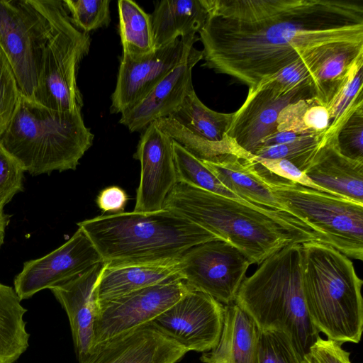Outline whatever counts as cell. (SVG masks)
I'll return each instance as SVG.
<instances>
[{
	"label": "cell",
	"instance_id": "cell-33",
	"mask_svg": "<svg viewBox=\"0 0 363 363\" xmlns=\"http://www.w3.org/2000/svg\"><path fill=\"white\" fill-rule=\"evenodd\" d=\"M76 27L88 33L107 26L111 21L109 0H63Z\"/></svg>",
	"mask_w": 363,
	"mask_h": 363
},
{
	"label": "cell",
	"instance_id": "cell-3",
	"mask_svg": "<svg viewBox=\"0 0 363 363\" xmlns=\"http://www.w3.org/2000/svg\"><path fill=\"white\" fill-rule=\"evenodd\" d=\"M106 266L177 262L190 248L216 240L167 209L101 215L77 223Z\"/></svg>",
	"mask_w": 363,
	"mask_h": 363
},
{
	"label": "cell",
	"instance_id": "cell-18",
	"mask_svg": "<svg viewBox=\"0 0 363 363\" xmlns=\"http://www.w3.org/2000/svg\"><path fill=\"white\" fill-rule=\"evenodd\" d=\"M202 59V51L194 47L185 62L164 77L145 97L121 113L119 123L130 132H136L158 119L169 117L194 89L192 69Z\"/></svg>",
	"mask_w": 363,
	"mask_h": 363
},
{
	"label": "cell",
	"instance_id": "cell-19",
	"mask_svg": "<svg viewBox=\"0 0 363 363\" xmlns=\"http://www.w3.org/2000/svg\"><path fill=\"white\" fill-rule=\"evenodd\" d=\"M104 268V262L98 263L68 282L50 289L68 316L79 363L92 350L94 324L98 309L96 286Z\"/></svg>",
	"mask_w": 363,
	"mask_h": 363
},
{
	"label": "cell",
	"instance_id": "cell-5",
	"mask_svg": "<svg viewBox=\"0 0 363 363\" xmlns=\"http://www.w3.org/2000/svg\"><path fill=\"white\" fill-rule=\"evenodd\" d=\"M301 277L309 319L328 339L359 343L363 330V281L352 262L318 241L301 244Z\"/></svg>",
	"mask_w": 363,
	"mask_h": 363
},
{
	"label": "cell",
	"instance_id": "cell-38",
	"mask_svg": "<svg viewBox=\"0 0 363 363\" xmlns=\"http://www.w3.org/2000/svg\"><path fill=\"white\" fill-rule=\"evenodd\" d=\"M342 343L318 336L303 355L302 363H352Z\"/></svg>",
	"mask_w": 363,
	"mask_h": 363
},
{
	"label": "cell",
	"instance_id": "cell-21",
	"mask_svg": "<svg viewBox=\"0 0 363 363\" xmlns=\"http://www.w3.org/2000/svg\"><path fill=\"white\" fill-rule=\"evenodd\" d=\"M222 332L216 345L203 352V363H259V330L235 302L224 305Z\"/></svg>",
	"mask_w": 363,
	"mask_h": 363
},
{
	"label": "cell",
	"instance_id": "cell-29",
	"mask_svg": "<svg viewBox=\"0 0 363 363\" xmlns=\"http://www.w3.org/2000/svg\"><path fill=\"white\" fill-rule=\"evenodd\" d=\"M173 148L178 182L245 201L224 186L200 160L174 140Z\"/></svg>",
	"mask_w": 363,
	"mask_h": 363
},
{
	"label": "cell",
	"instance_id": "cell-39",
	"mask_svg": "<svg viewBox=\"0 0 363 363\" xmlns=\"http://www.w3.org/2000/svg\"><path fill=\"white\" fill-rule=\"evenodd\" d=\"M312 98L303 99L288 104L279 114L277 131H291L298 134L308 133L303 123V116Z\"/></svg>",
	"mask_w": 363,
	"mask_h": 363
},
{
	"label": "cell",
	"instance_id": "cell-1",
	"mask_svg": "<svg viewBox=\"0 0 363 363\" xmlns=\"http://www.w3.org/2000/svg\"><path fill=\"white\" fill-rule=\"evenodd\" d=\"M203 66L249 89L317 48L363 43V0H204Z\"/></svg>",
	"mask_w": 363,
	"mask_h": 363
},
{
	"label": "cell",
	"instance_id": "cell-4",
	"mask_svg": "<svg viewBox=\"0 0 363 363\" xmlns=\"http://www.w3.org/2000/svg\"><path fill=\"white\" fill-rule=\"evenodd\" d=\"M235 303L259 330L285 333L303 357L320 333L312 325L305 303L301 277V244L278 250L245 277Z\"/></svg>",
	"mask_w": 363,
	"mask_h": 363
},
{
	"label": "cell",
	"instance_id": "cell-8",
	"mask_svg": "<svg viewBox=\"0 0 363 363\" xmlns=\"http://www.w3.org/2000/svg\"><path fill=\"white\" fill-rule=\"evenodd\" d=\"M54 31L43 50L32 99L53 110L81 112L79 65L90 48V36L73 23L62 1L55 0Z\"/></svg>",
	"mask_w": 363,
	"mask_h": 363
},
{
	"label": "cell",
	"instance_id": "cell-25",
	"mask_svg": "<svg viewBox=\"0 0 363 363\" xmlns=\"http://www.w3.org/2000/svg\"><path fill=\"white\" fill-rule=\"evenodd\" d=\"M361 58H363V43L333 45L311 77L313 97L328 108Z\"/></svg>",
	"mask_w": 363,
	"mask_h": 363
},
{
	"label": "cell",
	"instance_id": "cell-16",
	"mask_svg": "<svg viewBox=\"0 0 363 363\" xmlns=\"http://www.w3.org/2000/svg\"><path fill=\"white\" fill-rule=\"evenodd\" d=\"M133 157L141 166L133 211L162 210L167 196L178 182L173 140L152 122L141 135Z\"/></svg>",
	"mask_w": 363,
	"mask_h": 363
},
{
	"label": "cell",
	"instance_id": "cell-41",
	"mask_svg": "<svg viewBox=\"0 0 363 363\" xmlns=\"http://www.w3.org/2000/svg\"><path fill=\"white\" fill-rule=\"evenodd\" d=\"M128 197L125 191L117 186L101 190L96 197V204L103 213H118L123 212Z\"/></svg>",
	"mask_w": 363,
	"mask_h": 363
},
{
	"label": "cell",
	"instance_id": "cell-30",
	"mask_svg": "<svg viewBox=\"0 0 363 363\" xmlns=\"http://www.w3.org/2000/svg\"><path fill=\"white\" fill-rule=\"evenodd\" d=\"M362 87L363 58H361L356 62L348 79L328 107L330 122L324 135H335L350 113L358 104L363 103Z\"/></svg>",
	"mask_w": 363,
	"mask_h": 363
},
{
	"label": "cell",
	"instance_id": "cell-13",
	"mask_svg": "<svg viewBox=\"0 0 363 363\" xmlns=\"http://www.w3.org/2000/svg\"><path fill=\"white\" fill-rule=\"evenodd\" d=\"M199 38L189 35L143 56L122 55L111 95V113H121L145 97L168 74L185 62Z\"/></svg>",
	"mask_w": 363,
	"mask_h": 363
},
{
	"label": "cell",
	"instance_id": "cell-24",
	"mask_svg": "<svg viewBox=\"0 0 363 363\" xmlns=\"http://www.w3.org/2000/svg\"><path fill=\"white\" fill-rule=\"evenodd\" d=\"M177 262L165 264H126L106 266L98 280V303L174 278H181Z\"/></svg>",
	"mask_w": 363,
	"mask_h": 363
},
{
	"label": "cell",
	"instance_id": "cell-31",
	"mask_svg": "<svg viewBox=\"0 0 363 363\" xmlns=\"http://www.w3.org/2000/svg\"><path fill=\"white\" fill-rule=\"evenodd\" d=\"M336 44L321 46L304 53L294 62L286 66L274 76L265 81L269 82L284 91L303 84H308L311 86V80L313 74L325 55Z\"/></svg>",
	"mask_w": 363,
	"mask_h": 363
},
{
	"label": "cell",
	"instance_id": "cell-42",
	"mask_svg": "<svg viewBox=\"0 0 363 363\" xmlns=\"http://www.w3.org/2000/svg\"><path fill=\"white\" fill-rule=\"evenodd\" d=\"M301 135H302L291 131H276L262 141L259 148L287 143L294 141Z\"/></svg>",
	"mask_w": 363,
	"mask_h": 363
},
{
	"label": "cell",
	"instance_id": "cell-9",
	"mask_svg": "<svg viewBox=\"0 0 363 363\" xmlns=\"http://www.w3.org/2000/svg\"><path fill=\"white\" fill-rule=\"evenodd\" d=\"M55 0H0V47L21 93L32 99L43 50L53 33Z\"/></svg>",
	"mask_w": 363,
	"mask_h": 363
},
{
	"label": "cell",
	"instance_id": "cell-15",
	"mask_svg": "<svg viewBox=\"0 0 363 363\" xmlns=\"http://www.w3.org/2000/svg\"><path fill=\"white\" fill-rule=\"evenodd\" d=\"M103 262L94 244L79 228L62 245L40 258L26 262L14 279L21 301L45 289L60 286Z\"/></svg>",
	"mask_w": 363,
	"mask_h": 363
},
{
	"label": "cell",
	"instance_id": "cell-34",
	"mask_svg": "<svg viewBox=\"0 0 363 363\" xmlns=\"http://www.w3.org/2000/svg\"><path fill=\"white\" fill-rule=\"evenodd\" d=\"M334 135L337 147L342 155L363 162V103L350 113Z\"/></svg>",
	"mask_w": 363,
	"mask_h": 363
},
{
	"label": "cell",
	"instance_id": "cell-2",
	"mask_svg": "<svg viewBox=\"0 0 363 363\" xmlns=\"http://www.w3.org/2000/svg\"><path fill=\"white\" fill-rule=\"evenodd\" d=\"M164 208L240 250L250 264H261L284 247L320 240L295 216L177 182Z\"/></svg>",
	"mask_w": 363,
	"mask_h": 363
},
{
	"label": "cell",
	"instance_id": "cell-6",
	"mask_svg": "<svg viewBox=\"0 0 363 363\" xmlns=\"http://www.w3.org/2000/svg\"><path fill=\"white\" fill-rule=\"evenodd\" d=\"M81 112L48 108L22 93L0 144L32 175L74 170L93 144Z\"/></svg>",
	"mask_w": 363,
	"mask_h": 363
},
{
	"label": "cell",
	"instance_id": "cell-14",
	"mask_svg": "<svg viewBox=\"0 0 363 363\" xmlns=\"http://www.w3.org/2000/svg\"><path fill=\"white\" fill-rule=\"evenodd\" d=\"M313 97L311 84L284 91L264 81L248 89L245 101L233 112L226 136L241 150L253 155L265 138L277 131V118L284 107Z\"/></svg>",
	"mask_w": 363,
	"mask_h": 363
},
{
	"label": "cell",
	"instance_id": "cell-12",
	"mask_svg": "<svg viewBox=\"0 0 363 363\" xmlns=\"http://www.w3.org/2000/svg\"><path fill=\"white\" fill-rule=\"evenodd\" d=\"M224 309L210 295L191 289L150 323L187 352H205L220 339Z\"/></svg>",
	"mask_w": 363,
	"mask_h": 363
},
{
	"label": "cell",
	"instance_id": "cell-27",
	"mask_svg": "<svg viewBox=\"0 0 363 363\" xmlns=\"http://www.w3.org/2000/svg\"><path fill=\"white\" fill-rule=\"evenodd\" d=\"M233 116V113H220L208 108L200 101L193 89L168 118L201 139L220 142L227 138L226 132Z\"/></svg>",
	"mask_w": 363,
	"mask_h": 363
},
{
	"label": "cell",
	"instance_id": "cell-11",
	"mask_svg": "<svg viewBox=\"0 0 363 363\" xmlns=\"http://www.w3.org/2000/svg\"><path fill=\"white\" fill-rule=\"evenodd\" d=\"M190 289L183 279L174 278L99 302L92 350L116 336L150 323Z\"/></svg>",
	"mask_w": 363,
	"mask_h": 363
},
{
	"label": "cell",
	"instance_id": "cell-43",
	"mask_svg": "<svg viewBox=\"0 0 363 363\" xmlns=\"http://www.w3.org/2000/svg\"><path fill=\"white\" fill-rule=\"evenodd\" d=\"M3 208L4 206L0 205V247L4 242L6 227L7 226L11 217L9 215L4 213Z\"/></svg>",
	"mask_w": 363,
	"mask_h": 363
},
{
	"label": "cell",
	"instance_id": "cell-7",
	"mask_svg": "<svg viewBox=\"0 0 363 363\" xmlns=\"http://www.w3.org/2000/svg\"><path fill=\"white\" fill-rule=\"evenodd\" d=\"M289 212L308 225L320 242L363 260V203L295 183H264Z\"/></svg>",
	"mask_w": 363,
	"mask_h": 363
},
{
	"label": "cell",
	"instance_id": "cell-32",
	"mask_svg": "<svg viewBox=\"0 0 363 363\" xmlns=\"http://www.w3.org/2000/svg\"><path fill=\"white\" fill-rule=\"evenodd\" d=\"M324 138V134H305L294 141L261 147L253 155L265 159H284L305 170Z\"/></svg>",
	"mask_w": 363,
	"mask_h": 363
},
{
	"label": "cell",
	"instance_id": "cell-26",
	"mask_svg": "<svg viewBox=\"0 0 363 363\" xmlns=\"http://www.w3.org/2000/svg\"><path fill=\"white\" fill-rule=\"evenodd\" d=\"M21 301L14 289L0 283L1 363H13L29 346L23 319L27 309Z\"/></svg>",
	"mask_w": 363,
	"mask_h": 363
},
{
	"label": "cell",
	"instance_id": "cell-28",
	"mask_svg": "<svg viewBox=\"0 0 363 363\" xmlns=\"http://www.w3.org/2000/svg\"><path fill=\"white\" fill-rule=\"evenodd\" d=\"M123 55L136 57L155 50L150 14L131 0L118 1Z\"/></svg>",
	"mask_w": 363,
	"mask_h": 363
},
{
	"label": "cell",
	"instance_id": "cell-35",
	"mask_svg": "<svg viewBox=\"0 0 363 363\" xmlns=\"http://www.w3.org/2000/svg\"><path fill=\"white\" fill-rule=\"evenodd\" d=\"M291 338L278 330H259V363H302Z\"/></svg>",
	"mask_w": 363,
	"mask_h": 363
},
{
	"label": "cell",
	"instance_id": "cell-44",
	"mask_svg": "<svg viewBox=\"0 0 363 363\" xmlns=\"http://www.w3.org/2000/svg\"><path fill=\"white\" fill-rule=\"evenodd\" d=\"M1 363V362H0Z\"/></svg>",
	"mask_w": 363,
	"mask_h": 363
},
{
	"label": "cell",
	"instance_id": "cell-23",
	"mask_svg": "<svg viewBox=\"0 0 363 363\" xmlns=\"http://www.w3.org/2000/svg\"><path fill=\"white\" fill-rule=\"evenodd\" d=\"M246 153L227 155L215 162H201L224 186L242 200L291 214L270 189L249 169L244 160Z\"/></svg>",
	"mask_w": 363,
	"mask_h": 363
},
{
	"label": "cell",
	"instance_id": "cell-10",
	"mask_svg": "<svg viewBox=\"0 0 363 363\" xmlns=\"http://www.w3.org/2000/svg\"><path fill=\"white\" fill-rule=\"evenodd\" d=\"M250 265L240 250L220 240L194 246L177 262L179 277L191 289L223 305L235 302Z\"/></svg>",
	"mask_w": 363,
	"mask_h": 363
},
{
	"label": "cell",
	"instance_id": "cell-36",
	"mask_svg": "<svg viewBox=\"0 0 363 363\" xmlns=\"http://www.w3.org/2000/svg\"><path fill=\"white\" fill-rule=\"evenodd\" d=\"M21 94L14 72L0 47V135L13 117Z\"/></svg>",
	"mask_w": 363,
	"mask_h": 363
},
{
	"label": "cell",
	"instance_id": "cell-37",
	"mask_svg": "<svg viewBox=\"0 0 363 363\" xmlns=\"http://www.w3.org/2000/svg\"><path fill=\"white\" fill-rule=\"evenodd\" d=\"M24 170L0 144V205L4 206L23 191Z\"/></svg>",
	"mask_w": 363,
	"mask_h": 363
},
{
	"label": "cell",
	"instance_id": "cell-20",
	"mask_svg": "<svg viewBox=\"0 0 363 363\" xmlns=\"http://www.w3.org/2000/svg\"><path fill=\"white\" fill-rule=\"evenodd\" d=\"M303 173L330 194L363 203V162L342 155L334 135H324Z\"/></svg>",
	"mask_w": 363,
	"mask_h": 363
},
{
	"label": "cell",
	"instance_id": "cell-17",
	"mask_svg": "<svg viewBox=\"0 0 363 363\" xmlns=\"http://www.w3.org/2000/svg\"><path fill=\"white\" fill-rule=\"evenodd\" d=\"M186 352L149 323L96 346L82 363H176Z\"/></svg>",
	"mask_w": 363,
	"mask_h": 363
},
{
	"label": "cell",
	"instance_id": "cell-22",
	"mask_svg": "<svg viewBox=\"0 0 363 363\" xmlns=\"http://www.w3.org/2000/svg\"><path fill=\"white\" fill-rule=\"evenodd\" d=\"M208 12L204 0H162L150 14L155 49L185 36L196 35Z\"/></svg>",
	"mask_w": 363,
	"mask_h": 363
},
{
	"label": "cell",
	"instance_id": "cell-40",
	"mask_svg": "<svg viewBox=\"0 0 363 363\" xmlns=\"http://www.w3.org/2000/svg\"><path fill=\"white\" fill-rule=\"evenodd\" d=\"M330 122L328 108L313 97L303 116V123L307 132L311 134H325Z\"/></svg>",
	"mask_w": 363,
	"mask_h": 363
}]
</instances>
